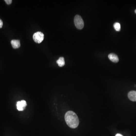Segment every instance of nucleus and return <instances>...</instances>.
Instances as JSON below:
<instances>
[{
  "label": "nucleus",
  "mask_w": 136,
  "mask_h": 136,
  "mask_svg": "<svg viewBox=\"0 0 136 136\" xmlns=\"http://www.w3.org/2000/svg\"><path fill=\"white\" fill-rule=\"evenodd\" d=\"M108 58L113 63H118L119 60L118 56L115 53H110L109 55Z\"/></svg>",
  "instance_id": "nucleus-5"
},
{
  "label": "nucleus",
  "mask_w": 136,
  "mask_h": 136,
  "mask_svg": "<svg viewBox=\"0 0 136 136\" xmlns=\"http://www.w3.org/2000/svg\"><path fill=\"white\" fill-rule=\"evenodd\" d=\"M115 136H123V135H122L121 134H117L115 135Z\"/></svg>",
  "instance_id": "nucleus-12"
},
{
  "label": "nucleus",
  "mask_w": 136,
  "mask_h": 136,
  "mask_svg": "<svg viewBox=\"0 0 136 136\" xmlns=\"http://www.w3.org/2000/svg\"><path fill=\"white\" fill-rule=\"evenodd\" d=\"M114 28L117 31H119L121 30V25L118 22H116L113 25Z\"/></svg>",
  "instance_id": "nucleus-9"
},
{
  "label": "nucleus",
  "mask_w": 136,
  "mask_h": 136,
  "mask_svg": "<svg viewBox=\"0 0 136 136\" xmlns=\"http://www.w3.org/2000/svg\"><path fill=\"white\" fill-rule=\"evenodd\" d=\"M65 119L68 126L71 128H76L79 124L78 116L74 112L72 111H69L66 113Z\"/></svg>",
  "instance_id": "nucleus-1"
},
{
  "label": "nucleus",
  "mask_w": 136,
  "mask_h": 136,
  "mask_svg": "<svg viewBox=\"0 0 136 136\" xmlns=\"http://www.w3.org/2000/svg\"><path fill=\"white\" fill-rule=\"evenodd\" d=\"M74 24L78 29H82L84 27V21L82 17L79 15H76L74 17Z\"/></svg>",
  "instance_id": "nucleus-2"
},
{
  "label": "nucleus",
  "mask_w": 136,
  "mask_h": 136,
  "mask_svg": "<svg viewBox=\"0 0 136 136\" xmlns=\"http://www.w3.org/2000/svg\"><path fill=\"white\" fill-rule=\"evenodd\" d=\"M27 106L26 102L25 100H22L17 102L16 106L17 109L19 111H23L25 109Z\"/></svg>",
  "instance_id": "nucleus-4"
},
{
  "label": "nucleus",
  "mask_w": 136,
  "mask_h": 136,
  "mask_svg": "<svg viewBox=\"0 0 136 136\" xmlns=\"http://www.w3.org/2000/svg\"><path fill=\"white\" fill-rule=\"evenodd\" d=\"M11 43L13 47L15 49L19 48L20 46V42L19 40H13L11 41Z\"/></svg>",
  "instance_id": "nucleus-7"
},
{
  "label": "nucleus",
  "mask_w": 136,
  "mask_h": 136,
  "mask_svg": "<svg viewBox=\"0 0 136 136\" xmlns=\"http://www.w3.org/2000/svg\"><path fill=\"white\" fill-rule=\"evenodd\" d=\"M135 13L136 14V9H135Z\"/></svg>",
  "instance_id": "nucleus-13"
},
{
  "label": "nucleus",
  "mask_w": 136,
  "mask_h": 136,
  "mask_svg": "<svg viewBox=\"0 0 136 136\" xmlns=\"http://www.w3.org/2000/svg\"><path fill=\"white\" fill-rule=\"evenodd\" d=\"M128 98L132 101H136V91H131L128 94Z\"/></svg>",
  "instance_id": "nucleus-6"
},
{
  "label": "nucleus",
  "mask_w": 136,
  "mask_h": 136,
  "mask_svg": "<svg viewBox=\"0 0 136 136\" xmlns=\"http://www.w3.org/2000/svg\"><path fill=\"white\" fill-rule=\"evenodd\" d=\"M56 63L58 64L59 66L60 67H63L65 65V60H64V58L63 57L59 58L58 60L57 61Z\"/></svg>",
  "instance_id": "nucleus-8"
},
{
  "label": "nucleus",
  "mask_w": 136,
  "mask_h": 136,
  "mask_svg": "<svg viewBox=\"0 0 136 136\" xmlns=\"http://www.w3.org/2000/svg\"><path fill=\"white\" fill-rule=\"evenodd\" d=\"M3 24V23L2 21V20L0 19V28H2V27Z\"/></svg>",
  "instance_id": "nucleus-11"
},
{
  "label": "nucleus",
  "mask_w": 136,
  "mask_h": 136,
  "mask_svg": "<svg viewBox=\"0 0 136 136\" xmlns=\"http://www.w3.org/2000/svg\"><path fill=\"white\" fill-rule=\"evenodd\" d=\"M5 2L7 3V4L8 5H9L10 4H11L12 2V0H5Z\"/></svg>",
  "instance_id": "nucleus-10"
},
{
  "label": "nucleus",
  "mask_w": 136,
  "mask_h": 136,
  "mask_svg": "<svg viewBox=\"0 0 136 136\" xmlns=\"http://www.w3.org/2000/svg\"><path fill=\"white\" fill-rule=\"evenodd\" d=\"M44 35L42 32L38 31L34 33L33 35V39L35 42L40 44L42 42L44 39Z\"/></svg>",
  "instance_id": "nucleus-3"
}]
</instances>
